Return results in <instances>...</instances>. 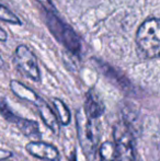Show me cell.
Listing matches in <instances>:
<instances>
[{
	"instance_id": "1",
	"label": "cell",
	"mask_w": 160,
	"mask_h": 161,
	"mask_svg": "<svg viewBox=\"0 0 160 161\" xmlns=\"http://www.w3.org/2000/svg\"><path fill=\"white\" fill-rule=\"evenodd\" d=\"M136 44L146 58H160V19L150 18L144 21L136 33Z\"/></svg>"
},
{
	"instance_id": "2",
	"label": "cell",
	"mask_w": 160,
	"mask_h": 161,
	"mask_svg": "<svg viewBox=\"0 0 160 161\" xmlns=\"http://www.w3.org/2000/svg\"><path fill=\"white\" fill-rule=\"evenodd\" d=\"M114 146L120 161H135L134 136L125 122H119L113 128Z\"/></svg>"
},
{
	"instance_id": "3",
	"label": "cell",
	"mask_w": 160,
	"mask_h": 161,
	"mask_svg": "<svg viewBox=\"0 0 160 161\" xmlns=\"http://www.w3.org/2000/svg\"><path fill=\"white\" fill-rule=\"evenodd\" d=\"M53 10V9H52ZM52 10L46 11V22L49 26L51 31L54 35L57 37L58 41L63 43L67 48L70 49L73 53L79 54L80 52V43L77 35L69 26H67L65 23H63L57 17H55L54 13H52Z\"/></svg>"
},
{
	"instance_id": "4",
	"label": "cell",
	"mask_w": 160,
	"mask_h": 161,
	"mask_svg": "<svg viewBox=\"0 0 160 161\" xmlns=\"http://www.w3.org/2000/svg\"><path fill=\"white\" fill-rule=\"evenodd\" d=\"M77 133L80 146L86 153H92L98 142V130L96 124L83 111L77 112Z\"/></svg>"
},
{
	"instance_id": "5",
	"label": "cell",
	"mask_w": 160,
	"mask_h": 161,
	"mask_svg": "<svg viewBox=\"0 0 160 161\" xmlns=\"http://www.w3.org/2000/svg\"><path fill=\"white\" fill-rule=\"evenodd\" d=\"M14 63L20 72L33 81L41 80L37 60L33 52L25 45H20L14 52Z\"/></svg>"
},
{
	"instance_id": "6",
	"label": "cell",
	"mask_w": 160,
	"mask_h": 161,
	"mask_svg": "<svg viewBox=\"0 0 160 161\" xmlns=\"http://www.w3.org/2000/svg\"><path fill=\"white\" fill-rule=\"evenodd\" d=\"M26 150L30 155L46 161H57L59 158V153L57 148L53 145L42 142H32L26 145Z\"/></svg>"
},
{
	"instance_id": "7",
	"label": "cell",
	"mask_w": 160,
	"mask_h": 161,
	"mask_svg": "<svg viewBox=\"0 0 160 161\" xmlns=\"http://www.w3.org/2000/svg\"><path fill=\"white\" fill-rule=\"evenodd\" d=\"M105 106L103 103L102 99L99 96V93L94 89H90L86 94V101H85V111L89 119H99L101 115L104 113Z\"/></svg>"
},
{
	"instance_id": "8",
	"label": "cell",
	"mask_w": 160,
	"mask_h": 161,
	"mask_svg": "<svg viewBox=\"0 0 160 161\" xmlns=\"http://www.w3.org/2000/svg\"><path fill=\"white\" fill-rule=\"evenodd\" d=\"M36 105L40 111L41 117H42L45 125L51 129L52 131H54L55 134H58V131H59V122H58L57 116L54 114V112L49 108L48 104L43 101V100H41Z\"/></svg>"
},
{
	"instance_id": "9",
	"label": "cell",
	"mask_w": 160,
	"mask_h": 161,
	"mask_svg": "<svg viewBox=\"0 0 160 161\" xmlns=\"http://www.w3.org/2000/svg\"><path fill=\"white\" fill-rule=\"evenodd\" d=\"M10 87L12 92L17 97H19L20 99L26 100V101L33 102V103L37 104L41 101V99L37 97V94L35 92H33L31 89H29L28 87H25L24 85H22L19 81L12 80L10 83Z\"/></svg>"
},
{
	"instance_id": "10",
	"label": "cell",
	"mask_w": 160,
	"mask_h": 161,
	"mask_svg": "<svg viewBox=\"0 0 160 161\" xmlns=\"http://www.w3.org/2000/svg\"><path fill=\"white\" fill-rule=\"evenodd\" d=\"M15 126L20 129L23 135H25L26 137L30 138H40V129L39 125H37L36 122L34 121H30V119H19L15 123Z\"/></svg>"
},
{
	"instance_id": "11",
	"label": "cell",
	"mask_w": 160,
	"mask_h": 161,
	"mask_svg": "<svg viewBox=\"0 0 160 161\" xmlns=\"http://www.w3.org/2000/svg\"><path fill=\"white\" fill-rule=\"evenodd\" d=\"M98 161H120L115 146H114V142H105L101 145L100 149H99Z\"/></svg>"
},
{
	"instance_id": "12",
	"label": "cell",
	"mask_w": 160,
	"mask_h": 161,
	"mask_svg": "<svg viewBox=\"0 0 160 161\" xmlns=\"http://www.w3.org/2000/svg\"><path fill=\"white\" fill-rule=\"evenodd\" d=\"M53 105L55 108L56 116L57 119L62 125L66 126L70 122V111L68 110V108L66 106V104L59 99H54Z\"/></svg>"
},
{
	"instance_id": "13",
	"label": "cell",
	"mask_w": 160,
	"mask_h": 161,
	"mask_svg": "<svg viewBox=\"0 0 160 161\" xmlns=\"http://www.w3.org/2000/svg\"><path fill=\"white\" fill-rule=\"evenodd\" d=\"M0 20L4 22H9V23H12V24H18V25L21 24V21H20L19 18H18L12 11L9 10L8 8H6V7L1 3H0Z\"/></svg>"
},
{
	"instance_id": "14",
	"label": "cell",
	"mask_w": 160,
	"mask_h": 161,
	"mask_svg": "<svg viewBox=\"0 0 160 161\" xmlns=\"http://www.w3.org/2000/svg\"><path fill=\"white\" fill-rule=\"evenodd\" d=\"M0 113H1V115L7 119V121L10 122V123H13V124L17 123V121L20 119L18 115L14 114V112L11 110L10 106H9L2 99H0Z\"/></svg>"
},
{
	"instance_id": "15",
	"label": "cell",
	"mask_w": 160,
	"mask_h": 161,
	"mask_svg": "<svg viewBox=\"0 0 160 161\" xmlns=\"http://www.w3.org/2000/svg\"><path fill=\"white\" fill-rule=\"evenodd\" d=\"M7 38H8V36H7L6 31L2 28H0V41H1V42H6Z\"/></svg>"
},
{
	"instance_id": "16",
	"label": "cell",
	"mask_w": 160,
	"mask_h": 161,
	"mask_svg": "<svg viewBox=\"0 0 160 161\" xmlns=\"http://www.w3.org/2000/svg\"><path fill=\"white\" fill-rule=\"evenodd\" d=\"M69 161H77V159H76V153H73V155H71V158L69 159Z\"/></svg>"
}]
</instances>
